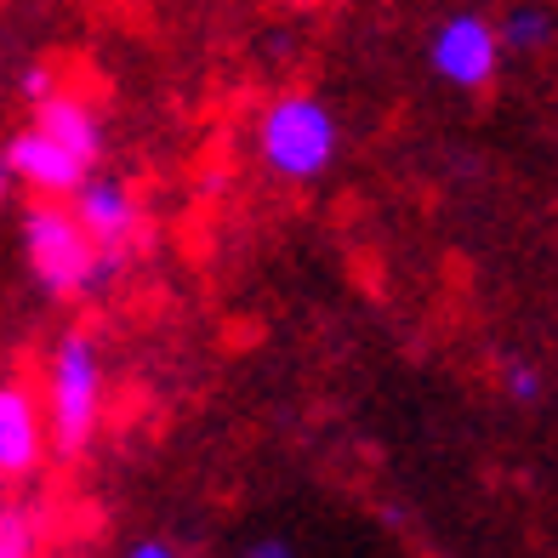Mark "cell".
<instances>
[{
    "instance_id": "cell-1",
    "label": "cell",
    "mask_w": 558,
    "mask_h": 558,
    "mask_svg": "<svg viewBox=\"0 0 558 558\" xmlns=\"http://www.w3.org/2000/svg\"><path fill=\"white\" fill-rule=\"evenodd\" d=\"M342 155V120L314 92H286L257 114V160L279 183H319Z\"/></svg>"
},
{
    "instance_id": "cell-2",
    "label": "cell",
    "mask_w": 558,
    "mask_h": 558,
    "mask_svg": "<svg viewBox=\"0 0 558 558\" xmlns=\"http://www.w3.org/2000/svg\"><path fill=\"white\" fill-rule=\"evenodd\" d=\"M46 450L58 456H81L97 439L104 422V353H97L92 331H63L52 360H46Z\"/></svg>"
},
{
    "instance_id": "cell-3",
    "label": "cell",
    "mask_w": 558,
    "mask_h": 558,
    "mask_svg": "<svg viewBox=\"0 0 558 558\" xmlns=\"http://www.w3.org/2000/svg\"><path fill=\"white\" fill-rule=\"evenodd\" d=\"M92 257H97V245L74 222L69 199H35L23 211V263H29V279L40 286V296H52V302L86 296Z\"/></svg>"
},
{
    "instance_id": "cell-4",
    "label": "cell",
    "mask_w": 558,
    "mask_h": 558,
    "mask_svg": "<svg viewBox=\"0 0 558 558\" xmlns=\"http://www.w3.org/2000/svg\"><path fill=\"white\" fill-rule=\"evenodd\" d=\"M427 63H434V74L450 92H490L507 52L485 12H450L434 29V40H427Z\"/></svg>"
},
{
    "instance_id": "cell-5",
    "label": "cell",
    "mask_w": 558,
    "mask_h": 558,
    "mask_svg": "<svg viewBox=\"0 0 558 558\" xmlns=\"http://www.w3.org/2000/svg\"><path fill=\"white\" fill-rule=\"evenodd\" d=\"M69 211L74 222L86 228V240L97 251H132L143 234V206H137V189L120 183V177L92 171L81 189L69 194Z\"/></svg>"
},
{
    "instance_id": "cell-6",
    "label": "cell",
    "mask_w": 558,
    "mask_h": 558,
    "mask_svg": "<svg viewBox=\"0 0 558 558\" xmlns=\"http://www.w3.org/2000/svg\"><path fill=\"white\" fill-rule=\"evenodd\" d=\"M46 462V416L40 393L17 376H0V478L17 485Z\"/></svg>"
},
{
    "instance_id": "cell-7",
    "label": "cell",
    "mask_w": 558,
    "mask_h": 558,
    "mask_svg": "<svg viewBox=\"0 0 558 558\" xmlns=\"http://www.w3.org/2000/svg\"><path fill=\"white\" fill-rule=\"evenodd\" d=\"M496 40H501L507 58H536V52H547V40H553V12L536 7V0H519V7L501 12Z\"/></svg>"
},
{
    "instance_id": "cell-8",
    "label": "cell",
    "mask_w": 558,
    "mask_h": 558,
    "mask_svg": "<svg viewBox=\"0 0 558 558\" xmlns=\"http://www.w3.org/2000/svg\"><path fill=\"white\" fill-rule=\"evenodd\" d=\"M0 558H40V524L29 507L0 501Z\"/></svg>"
},
{
    "instance_id": "cell-9",
    "label": "cell",
    "mask_w": 558,
    "mask_h": 558,
    "mask_svg": "<svg viewBox=\"0 0 558 558\" xmlns=\"http://www.w3.org/2000/svg\"><path fill=\"white\" fill-rule=\"evenodd\" d=\"M501 393L513 399V404H542L547 383H542V371L530 365V360H513V365L501 371Z\"/></svg>"
},
{
    "instance_id": "cell-10",
    "label": "cell",
    "mask_w": 558,
    "mask_h": 558,
    "mask_svg": "<svg viewBox=\"0 0 558 558\" xmlns=\"http://www.w3.org/2000/svg\"><path fill=\"white\" fill-rule=\"evenodd\" d=\"M17 92H23V104H40L46 92H58V69L52 63H29L17 74Z\"/></svg>"
},
{
    "instance_id": "cell-11",
    "label": "cell",
    "mask_w": 558,
    "mask_h": 558,
    "mask_svg": "<svg viewBox=\"0 0 558 558\" xmlns=\"http://www.w3.org/2000/svg\"><path fill=\"white\" fill-rule=\"evenodd\" d=\"M245 558H296V547H291L286 536H263V542L245 547Z\"/></svg>"
},
{
    "instance_id": "cell-12",
    "label": "cell",
    "mask_w": 558,
    "mask_h": 558,
    "mask_svg": "<svg viewBox=\"0 0 558 558\" xmlns=\"http://www.w3.org/2000/svg\"><path fill=\"white\" fill-rule=\"evenodd\" d=\"M120 558H183V553L166 547V542H137V547H125Z\"/></svg>"
},
{
    "instance_id": "cell-13",
    "label": "cell",
    "mask_w": 558,
    "mask_h": 558,
    "mask_svg": "<svg viewBox=\"0 0 558 558\" xmlns=\"http://www.w3.org/2000/svg\"><path fill=\"white\" fill-rule=\"evenodd\" d=\"M7 194H12V177H7V160H0V206H7Z\"/></svg>"
}]
</instances>
